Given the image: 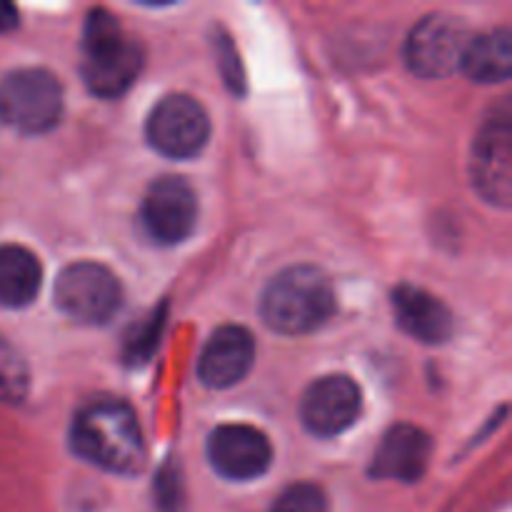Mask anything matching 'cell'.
<instances>
[{
	"instance_id": "cell-1",
	"label": "cell",
	"mask_w": 512,
	"mask_h": 512,
	"mask_svg": "<svg viewBox=\"0 0 512 512\" xmlns=\"http://www.w3.org/2000/svg\"><path fill=\"white\" fill-rule=\"evenodd\" d=\"M70 448L85 463L115 475H138L145 468V440L133 410L120 400H98L75 415Z\"/></svg>"
},
{
	"instance_id": "cell-2",
	"label": "cell",
	"mask_w": 512,
	"mask_h": 512,
	"mask_svg": "<svg viewBox=\"0 0 512 512\" xmlns=\"http://www.w3.org/2000/svg\"><path fill=\"white\" fill-rule=\"evenodd\" d=\"M335 313V290L313 265H295L275 275L260 298L265 325L280 335H308Z\"/></svg>"
},
{
	"instance_id": "cell-3",
	"label": "cell",
	"mask_w": 512,
	"mask_h": 512,
	"mask_svg": "<svg viewBox=\"0 0 512 512\" xmlns=\"http://www.w3.org/2000/svg\"><path fill=\"white\" fill-rule=\"evenodd\" d=\"M143 45L128 38L118 18L105 8L90 10L83 30V73L85 85L98 98L123 95L143 70Z\"/></svg>"
},
{
	"instance_id": "cell-4",
	"label": "cell",
	"mask_w": 512,
	"mask_h": 512,
	"mask_svg": "<svg viewBox=\"0 0 512 512\" xmlns=\"http://www.w3.org/2000/svg\"><path fill=\"white\" fill-rule=\"evenodd\" d=\"M63 115V88L43 68H20L0 78V120L23 135L48 133Z\"/></svg>"
},
{
	"instance_id": "cell-5",
	"label": "cell",
	"mask_w": 512,
	"mask_h": 512,
	"mask_svg": "<svg viewBox=\"0 0 512 512\" xmlns=\"http://www.w3.org/2000/svg\"><path fill=\"white\" fill-rule=\"evenodd\" d=\"M53 298L60 313L75 323L103 325L120 310L123 288L105 265L83 260L60 270Z\"/></svg>"
},
{
	"instance_id": "cell-6",
	"label": "cell",
	"mask_w": 512,
	"mask_h": 512,
	"mask_svg": "<svg viewBox=\"0 0 512 512\" xmlns=\"http://www.w3.org/2000/svg\"><path fill=\"white\" fill-rule=\"evenodd\" d=\"M470 35L463 18L448 13H433L420 20L405 43L408 68L420 78H445L460 70L468 50Z\"/></svg>"
},
{
	"instance_id": "cell-7",
	"label": "cell",
	"mask_w": 512,
	"mask_h": 512,
	"mask_svg": "<svg viewBox=\"0 0 512 512\" xmlns=\"http://www.w3.org/2000/svg\"><path fill=\"white\" fill-rule=\"evenodd\" d=\"M150 148L173 160L198 155L210 138V118L190 95H168L160 100L145 123Z\"/></svg>"
},
{
	"instance_id": "cell-8",
	"label": "cell",
	"mask_w": 512,
	"mask_h": 512,
	"mask_svg": "<svg viewBox=\"0 0 512 512\" xmlns=\"http://www.w3.org/2000/svg\"><path fill=\"white\" fill-rule=\"evenodd\" d=\"M470 180L485 203L510 208L512 203V123L510 115L490 118L475 138Z\"/></svg>"
},
{
	"instance_id": "cell-9",
	"label": "cell",
	"mask_w": 512,
	"mask_h": 512,
	"mask_svg": "<svg viewBox=\"0 0 512 512\" xmlns=\"http://www.w3.org/2000/svg\"><path fill=\"white\" fill-rule=\"evenodd\" d=\"M143 228L155 243L178 245L195 230L198 200L195 190L178 175L153 180L140 208Z\"/></svg>"
},
{
	"instance_id": "cell-10",
	"label": "cell",
	"mask_w": 512,
	"mask_h": 512,
	"mask_svg": "<svg viewBox=\"0 0 512 512\" xmlns=\"http://www.w3.org/2000/svg\"><path fill=\"white\" fill-rule=\"evenodd\" d=\"M363 410V395L358 383L348 375H325L318 378L303 395L300 418L318 438H335L345 433Z\"/></svg>"
},
{
	"instance_id": "cell-11",
	"label": "cell",
	"mask_w": 512,
	"mask_h": 512,
	"mask_svg": "<svg viewBox=\"0 0 512 512\" xmlns=\"http://www.w3.org/2000/svg\"><path fill=\"white\" fill-rule=\"evenodd\" d=\"M208 460L218 475L245 483L268 473L273 448L268 435L253 425H220L208 438Z\"/></svg>"
},
{
	"instance_id": "cell-12",
	"label": "cell",
	"mask_w": 512,
	"mask_h": 512,
	"mask_svg": "<svg viewBox=\"0 0 512 512\" xmlns=\"http://www.w3.org/2000/svg\"><path fill=\"white\" fill-rule=\"evenodd\" d=\"M255 338L243 325H223L210 335L198 360V378L215 390L233 388L250 373Z\"/></svg>"
},
{
	"instance_id": "cell-13",
	"label": "cell",
	"mask_w": 512,
	"mask_h": 512,
	"mask_svg": "<svg viewBox=\"0 0 512 512\" xmlns=\"http://www.w3.org/2000/svg\"><path fill=\"white\" fill-rule=\"evenodd\" d=\"M433 455V440L425 430L400 423L385 433L370 463V475L375 480H400L418 483L425 475Z\"/></svg>"
},
{
	"instance_id": "cell-14",
	"label": "cell",
	"mask_w": 512,
	"mask_h": 512,
	"mask_svg": "<svg viewBox=\"0 0 512 512\" xmlns=\"http://www.w3.org/2000/svg\"><path fill=\"white\" fill-rule=\"evenodd\" d=\"M390 305L400 330L418 343L443 345L453 335L455 323L448 305L418 285H398L390 295Z\"/></svg>"
},
{
	"instance_id": "cell-15",
	"label": "cell",
	"mask_w": 512,
	"mask_h": 512,
	"mask_svg": "<svg viewBox=\"0 0 512 512\" xmlns=\"http://www.w3.org/2000/svg\"><path fill=\"white\" fill-rule=\"evenodd\" d=\"M43 285V265L28 248L0 245V308H25Z\"/></svg>"
},
{
	"instance_id": "cell-16",
	"label": "cell",
	"mask_w": 512,
	"mask_h": 512,
	"mask_svg": "<svg viewBox=\"0 0 512 512\" xmlns=\"http://www.w3.org/2000/svg\"><path fill=\"white\" fill-rule=\"evenodd\" d=\"M460 70L475 83H503V80H508L512 73L510 30L498 28L470 40Z\"/></svg>"
},
{
	"instance_id": "cell-17",
	"label": "cell",
	"mask_w": 512,
	"mask_h": 512,
	"mask_svg": "<svg viewBox=\"0 0 512 512\" xmlns=\"http://www.w3.org/2000/svg\"><path fill=\"white\" fill-rule=\"evenodd\" d=\"M30 388V373L23 355L0 333V403H23Z\"/></svg>"
},
{
	"instance_id": "cell-18",
	"label": "cell",
	"mask_w": 512,
	"mask_h": 512,
	"mask_svg": "<svg viewBox=\"0 0 512 512\" xmlns=\"http://www.w3.org/2000/svg\"><path fill=\"white\" fill-rule=\"evenodd\" d=\"M165 328V305H160L155 313H150L148 318L140 325L128 330L125 335V348L123 358L128 365H143L153 358L155 348L160 343V335H163Z\"/></svg>"
},
{
	"instance_id": "cell-19",
	"label": "cell",
	"mask_w": 512,
	"mask_h": 512,
	"mask_svg": "<svg viewBox=\"0 0 512 512\" xmlns=\"http://www.w3.org/2000/svg\"><path fill=\"white\" fill-rule=\"evenodd\" d=\"M268 512H328V498L313 483L290 485Z\"/></svg>"
},
{
	"instance_id": "cell-20",
	"label": "cell",
	"mask_w": 512,
	"mask_h": 512,
	"mask_svg": "<svg viewBox=\"0 0 512 512\" xmlns=\"http://www.w3.org/2000/svg\"><path fill=\"white\" fill-rule=\"evenodd\" d=\"M215 55H218L220 60V73H223L225 85H228L230 93L245 95L243 63H240V55L233 38H230L223 28H215Z\"/></svg>"
},
{
	"instance_id": "cell-21",
	"label": "cell",
	"mask_w": 512,
	"mask_h": 512,
	"mask_svg": "<svg viewBox=\"0 0 512 512\" xmlns=\"http://www.w3.org/2000/svg\"><path fill=\"white\" fill-rule=\"evenodd\" d=\"M155 508L158 512H183V475L173 458L158 470L155 478Z\"/></svg>"
},
{
	"instance_id": "cell-22",
	"label": "cell",
	"mask_w": 512,
	"mask_h": 512,
	"mask_svg": "<svg viewBox=\"0 0 512 512\" xmlns=\"http://www.w3.org/2000/svg\"><path fill=\"white\" fill-rule=\"evenodd\" d=\"M18 28V8L13 3H3L0 0V35L10 33Z\"/></svg>"
}]
</instances>
